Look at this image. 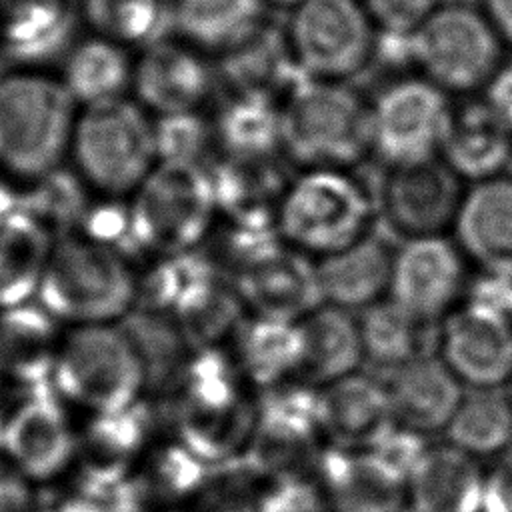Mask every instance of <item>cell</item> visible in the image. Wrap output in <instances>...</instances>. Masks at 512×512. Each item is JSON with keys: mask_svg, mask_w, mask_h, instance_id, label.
<instances>
[{"mask_svg": "<svg viewBox=\"0 0 512 512\" xmlns=\"http://www.w3.org/2000/svg\"><path fill=\"white\" fill-rule=\"evenodd\" d=\"M502 48L486 12L464 2L438 4L408 36V56L420 76L460 96L484 90L502 66Z\"/></svg>", "mask_w": 512, "mask_h": 512, "instance_id": "9c48e42d", "label": "cell"}, {"mask_svg": "<svg viewBox=\"0 0 512 512\" xmlns=\"http://www.w3.org/2000/svg\"><path fill=\"white\" fill-rule=\"evenodd\" d=\"M4 390H6V386L0 382V460H2V432H4V422H6L8 410H10V406H6V400H4Z\"/></svg>", "mask_w": 512, "mask_h": 512, "instance_id": "f907efd6", "label": "cell"}, {"mask_svg": "<svg viewBox=\"0 0 512 512\" xmlns=\"http://www.w3.org/2000/svg\"><path fill=\"white\" fill-rule=\"evenodd\" d=\"M228 352L244 380L260 392L298 380L302 362L298 320L246 316Z\"/></svg>", "mask_w": 512, "mask_h": 512, "instance_id": "f546056e", "label": "cell"}, {"mask_svg": "<svg viewBox=\"0 0 512 512\" xmlns=\"http://www.w3.org/2000/svg\"><path fill=\"white\" fill-rule=\"evenodd\" d=\"M434 352L466 390H500L512 374V316L464 300L438 324Z\"/></svg>", "mask_w": 512, "mask_h": 512, "instance_id": "9a60e30c", "label": "cell"}, {"mask_svg": "<svg viewBox=\"0 0 512 512\" xmlns=\"http://www.w3.org/2000/svg\"><path fill=\"white\" fill-rule=\"evenodd\" d=\"M78 110L58 74L24 66L0 74V168L32 182L64 166Z\"/></svg>", "mask_w": 512, "mask_h": 512, "instance_id": "3957f363", "label": "cell"}, {"mask_svg": "<svg viewBox=\"0 0 512 512\" xmlns=\"http://www.w3.org/2000/svg\"><path fill=\"white\" fill-rule=\"evenodd\" d=\"M218 200L208 166L156 162L128 198L132 246L148 256H184L214 230Z\"/></svg>", "mask_w": 512, "mask_h": 512, "instance_id": "5b68a950", "label": "cell"}, {"mask_svg": "<svg viewBox=\"0 0 512 512\" xmlns=\"http://www.w3.org/2000/svg\"><path fill=\"white\" fill-rule=\"evenodd\" d=\"M484 104L512 130V64H502L482 90Z\"/></svg>", "mask_w": 512, "mask_h": 512, "instance_id": "7dc6e473", "label": "cell"}, {"mask_svg": "<svg viewBox=\"0 0 512 512\" xmlns=\"http://www.w3.org/2000/svg\"><path fill=\"white\" fill-rule=\"evenodd\" d=\"M76 426L68 404L52 386L20 392L2 432V460L32 486H46L70 472Z\"/></svg>", "mask_w": 512, "mask_h": 512, "instance_id": "4fadbf2b", "label": "cell"}, {"mask_svg": "<svg viewBox=\"0 0 512 512\" xmlns=\"http://www.w3.org/2000/svg\"><path fill=\"white\" fill-rule=\"evenodd\" d=\"M158 162H184L208 166L206 154L216 148L212 122L200 112L154 118Z\"/></svg>", "mask_w": 512, "mask_h": 512, "instance_id": "60d3db41", "label": "cell"}, {"mask_svg": "<svg viewBox=\"0 0 512 512\" xmlns=\"http://www.w3.org/2000/svg\"><path fill=\"white\" fill-rule=\"evenodd\" d=\"M262 0H174L172 32L200 52L224 54L262 26Z\"/></svg>", "mask_w": 512, "mask_h": 512, "instance_id": "e575fe53", "label": "cell"}, {"mask_svg": "<svg viewBox=\"0 0 512 512\" xmlns=\"http://www.w3.org/2000/svg\"><path fill=\"white\" fill-rule=\"evenodd\" d=\"M122 326L130 334L146 372V402L164 404L174 394L194 350L186 342L170 312L134 308Z\"/></svg>", "mask_w": 512, "mask_h": 512, "instance_id": "836d02e7", "label": "cell"}, {"mask_svg": "<svg viewBox=\"0 0 512 512\" xmlns=\"http://www.w3.org/2000/svg\"><path fill=\"white\" fill-rule=\"evenodd\" d=\"M62 336L38 302L0 310V382L20 392L52 386Z\"/></svg>", "mask_w": 512, "mask_h": 512, "instance_id": "7402d4cb", "label": "cell"}, {"mask_svg": "<svg viewBox=\"0 0 512 512\" xmlns=\"http://www.w3.org/2000/svg\"><path fill=\"white\" fill-rule=\"evenodd\" d=\"M504 392H506V396H508L510 402H512V374H510V378H508V382H506V386H504Z\"/></svg>", "mask_w": 512, "mask_h": 512, "instance_id": "f5cc1de1", "label": "cell"}, {"mask_svg": "<svg viewBox=\"0 0 512 512\" xmlns=\"http://www.w3.org/2000/svg\"><path fill=\"white\" fill-rule=\"evenodd\" d=\"M222 74L234 88V94H268V88L278 80L282 56H288L284 34L276 42L274 34L262 26L242 44L220 54Z\"/></svg>", "mask_w": 512, "mask_h": 512, "instance_id": "ab89813d", "label": "cell"}, {"mask_svg": "<svg viewBox=\"0 0 512 512\" xmlns=\"http://www.w3.org/2000/svg\"><path fill=\"white\" fill-rule=\"evenodd\" d=\"M30 188L24 198L18 196V208L34 216L54 238L76 234L92 204L86 198L90 190L84 180L64 166L50 174L28 182Z\"/></svg>", "mask_w": 512, "mask_h": 512, "instance_id": "f35d334b", "label": "cell"}, {"mask_svg": "<svg viewBox=\"0 0 512 512\" xmlns=\"http://www.w3.org/2000/svg\"><path fill=\"white\" fill-rule=\"evenodd\" d=\"M290 62L312 80L346 82L376 52V26L360 0H304L284 30Z\"/></svg>", "mask_w": 512, "mask_h": 512, "instance_id": "30bf717a", "label": "cell"}, {"mask_svg": "<svg viewBox=\"0 0 512 512\" xmlns=\"http://www.w3.org/2000/svg\"><path fill=\"white\" fill-rule=\"evenodd\" d=\"M358 316L364 360L390 372L412 358L428 352L424 348L426 324L416 320L394 300L384 298Z\"/></svg>", "mask_w": 512, "mask_h": 512, "instance_id": "74e56055", "label": "cell"}, {"mask_svg": "<svg viewBox=\"0 0 512 512\" xmlns=\"http://www.w3.org/2000/svg\"><path fill=\"white\" fill-rule=\"evenodd\" d=\"M196 262V272L170 314L192 350L224 348L244 322L246 306L228 278L218 274L204 258H196Z\"/></svg>", "mask_w": 512, "mask_h": 512, "instance_id": "4316f807", "label": "cell"}, {"mask_svg": "<svg viewBox=\"0 0 512 512\" xmlns=\"http://www.w3.org/2000/svg\"><path fill=\"white\" fill-rule=\"evenodd\" d=\"M444 440L480 462H490L512 448V402L504 388L466 390Z\"/></svg>", "mask_w": 512, "mask_h": 512, "instance_id": "d590c367", "label": "cell"}, {"mask_svg": "<svg viewBox=\"0 0 512 512\" xmlns=\"http://www.w3.org/2000/svg\"><path fill=\"white\" fill-rule=\"evenodd\" d=\"M328 512H406V474L368 448H334L318 468Z\"/></svg>", "mask_w": 512, "mask_h": 512, "instance_id": "ac0fdd59", "label": "cell"}, {"mask_svg": "<svg viewBox=\"0 0 512 512\" xmlns=\"http://www.w3.org/2000/svg\"><path fill=\"white\" fill-rule=\"evenodd\" d=\"M54 242L22 208L0 220V310L36 302Z\"/></svg>", "mask_w": 512, "mask_h": 512, "instance_id": "4dcf8cb0", "label": "cell"}, {"mask_svg": "<svg viewBox=\"0 0 512 512\" xmlns=\"http://www.w3.org/2000/svg\"><path fill=\"white\" fill-rule=\"evenodd\" d=\"M376 30L388 36H410L440 4L438 0H360Z\"/></svg>", "mask_w": 512, "mask_h": 512, "instance_id": "b9f144b4", "label": "cell"}, {"mask_svg": "<svg viewBox=\"0 0 512 512\" xmlns=\"http://www.w3.org/2000/svg\"><path fill=\"white\" fill-rule=\"evenodd\" d=\"M440 160L466 186L508 174L512 164V130L484 100L454 106Z\"/></svg>", "mask_w": 512, "mask_h": 512, "instance_id": "d4e9b609", "label": "cell"}, {"mask_svg": "<svg viewBox=\"0 0 512 512\" xmlns=\"http://www.w3.org/2000/svg\"><path fill=\"white\" fill-rule=\"evenodd\" d=\"M36 302L70 328L118 324L136 304L134 260L84 234L56 238Z\"/></svg>", "mask_w": 512, "mask_h": 512, "instance_id": "277c9868", "label": "cell"}, {"mask_svg": "<svg viewBox=\"0 0 512 512\" xmlns=\"http://www.w3.org/2000/svg\"><path fill=\"white\" fill-rule=\"evenodd\" d=\"M18 192L8 182V174L0 168V220L12 214L18 208Z\"/></svg>", "mask_w": 512, "mask_h": 512, "instance_id": "681fc988", "label": "cell"}, {"mask_svg": "<svg viewBox=\"0 0 512 512\" xmlns=\"http://www.w3.org/2000/svg\"><path fill=\"white\" fill-rule=\"evenodd\" d=\"M392 258L394 248L372 232L352 246L316 260L322 302L358 314L388 298Z\"/></svg>", "mask_w": 512, "mask_h": 512, "instance_id": "484cf974", "label": "cell"}, {"mask_svg": "<svg viewBox=\"0 0 512 512\" xmlns=\"http://www.w3.org/2000/svg\"><path fill=\"white\" fill-rule=\"evenodd\" d=\"M302 336V362L298 380L324 388L360 372L364 348L358 316L332 304H318L298 320Z\"/></svg>", "mask_w": 512, "mask_h": 512, "instance_id": "f1b7e54d", "label": "cell"}, {"mask_svg": "<svg viewBox=\"0 0 512 512\" xmlns=\"http://www.w3.org/2000/svg\"><path fill=\"white\" fill-rule=\"evenodd\" d=\"M34 512H106L104 504L74 482L68 488L38 486Z\"/></svg>", "mask_w": 512, "mask_h": 512, "instance_id": "ee69618b", "label": "cell"}, {"mask_svg": "<svg viewBox=\"0 0 512 512\" xmlns=\"http://www.w3.org/2000/svg\"><path fill=\"white\" fill-rule=\"evenodd\" d=\"M482 512H512V448L486 464Z\"/></svg>", "mask_w": 512, "mask_h": 512, "instance_id": "f6af8a7d", "label": "cell"}, {"mask_svg": "<svg viewBox=\"0 0 512 512\" xmlns=\"http://www.w3.org/2000/svg\"><path fill=\"white\" fill-rule=\"evenodd\" d=\"M370 104V156L384 168L440 158L454 104L420 74L388 82Z\"/></svg>", "mask_w": 512, "mask_h": 512, "instance_id": "8fae6325", "label": "cell"}, {"mask_svg": "<svg viewBox=\"0 0 512 512\" xmlns=\"http://www.w3.org/2000/svg\"><path fill=\"white\" fill-rule=\"evenodd\" d=\"M322 434L336 448H366L392 424L386 382L364 372L320 388Z\"/></svg>", "mask_w": 512, "mask_h": 512, "instance_id": "83f0119b", "label": "cell"}, {"mask_svg": "<svg viewBox=\"0 0 512 512\" xmlns=\"http://www.w3.org/2000/svg\"><path fill=\"white\" fill-rule=\"evenodd\" d=\"M130 52L96 34L76 38L60 60L58 78L80 108L124 98L132 86Z\"/></svg>", "mask_w": 512, "mask_h": 512, "instance_id": "1f68e13d", "label": "cell"}, {"mask_svg": "<svg viewBox=\"0 0 512 512\" xmlns=\"http://www.w3.org/2000/svg\"><path fill=\"white\" fill-rule=\"evenodd\" d=\"M452 236L472 268L512 278V174L466 188Z\"/></svg>", "mask_w": 512, "mask_h": 512, "instance_id": "d6986e66", "label": "cell"}, {"mask_svg": "<svg viewBox=\"0 0 512 512\" xmlns=\"http://www.w3.org/2000/svg\"><path fill=\"white\" fill-rule=\"evenodd\" d=\"M214 86L204 52L166 36L134 56L132 98L154 118L200 112Z\"/></svg>", "mask_w": 512, "mask_h": 512, "instance_id": "e0dca14e", "label": "cell"}, {"mask_svg": "<svg viewBox=\"0 0 512 512\" xmlns=\"http://www.w3.org/2000/svg\"><path fill=\"white\" fill-rule=\"evenodd\" d=\"M146 406L144 402L130 410L88 414V420L76 428L70 472L74 484L100 502L128 480L154 438Z\"/></svg>", "mask_w": 512, "mask_h": 512, "instance_id": "2e32d148", "label": "cell"}, {"mask_svg": "<svg viewBox=\"0 0 512 512\" xmlns=\"http://www.w3.org/2000/svg\"><path fill=\"white\" fill-rule=\"evenodd\" d=\"M70 158L84 184L104 198L130 196L158 162L154 116L134 98L78 110Z\"/></svg>", "mask_w": 512, "mask_h": 512, "instance_id": "ba28073f", "label": "cell"}, {"mask_svg": "<svg viewBox=\"0 0 512 512\" xmlns=\"http://www.w3.org/2000/svg\"><path fill=\"white\" fill-rule=\"evenodd\" d=\"M282 152L302 168H356L370 156V104L346 82L304 80L288 92Z\"/></svg>", "mask_w": 512, "mask_h": 512, "instance_id": "8992f818", "label": "cell"}, {"mask_svg": "<svg viewBox=\"0 0 512 512\" xmlns=\"http://www.w3.org/2000/svg\"><path fill=\"white\" fill-rule=\"evenodd\" d=\"M226 348L194 350L166 402L172 436L208 468L218 470L250 450L258 400Z\"/></svg>", "mask_w": 512, "mask_h": 512, "instance_id": "6da1fadb", "label": "cell"}, {"mask_svg": "<svg viewBox=\"0 0 512 512\" xmlns=\"http://www.w3.org/2000/svg\"><path fill=\"white\" fill-rule=\"evenodd\" d=\"M222 158L264 162L282 152V112L272 96L234 94L212 120Z\"/></svg>", "mask_w": 512, "mask_h": 512, "instance_id": "d6a6232c", "label": "cell"}, {"mask_svg": "<svg viewBox=\"0 0 512 512\" xmlns=\"http://www.w3.org/2000/svg\"><path fill=\"white\" fill-rule=\"evenodd\" d=\"M480 8L486 12L504 46H512V0H482Z\"/></svg>", "mask_w": 512, "mask_h": 512, "instance_id": "c3c4849f", "label": "cell"}, {"mask_svg": "<svg viewBox=\"0 0 512 512\" xmlns=\"http://www.w3.org/2000/svg\"><path fill=\"white\" fill-rule=\"evenodd\" d=\"M470 262L452 234L400 240L388 298L426 326L440 324L468 294Z\"/></svg>", "mask_w": 512, "mask_h": 512, "instance_id": "7c38bea8", "label": "cell"}, {"mask_svg": "<svg viewBox=\"0 0 512 512\" xmlns=\"http://www.w3.org/2000/svg\"><path fill=\"white\" fill-rule=\"evenodd\" d=\"M80 0H0V52L24 68L62 60L76 40Z\"/></svg>", "mask_w": 512, "mask_h": 512, "instance_id": "ffe728a7", "label": "cell"}, {"mask_svg": "<svg viewBox=\"0 0 512 512\" xmlns=\"http://www.w3.org/2000/svg\"><path fill=\"white\" fill-rule=\"evenodd\" d=\"M52 388L68 406L88 414L120 412L144 404V364L122 322L68 328L62 336Z\"/></svg>", "mask_w": 512, "mask_h": 512, "instance_id": "52a82bcc", "label": "cell"}, {"mask_svg": "<svg viewBox=\"0 0 512 512\" xmlns=\"http://www.w3.org/2000/svg\"><path fill=\"white\" fill-rule=\"evenodd\" d=\"M174 0H80L90 34L128 50H142L172 34Z\"/></svg>", "mask_w": 512, "mask_h": 512, "instance_id": "8d00e7d4", "label": "cell"}, {"mask_svg": "<svg viewBox=\"0 0 512 512\" xmlns=\"http://www.w3.org/2000/svg\"><path fill=\"white\" fill-rule=\"evenodd\" d=\"M264 2V6H280V8H294V6H298L300 2H304V0H262Z\"/></svg>", "mask_w": 512, "mask_h": 512, "instance_id": "816d5d0a", "label": "cell"}, {"mask_svg": "<svg viewBox=\"0 0 512 512\" xmlns=\"http://www.w3.org/2000/svg\"><path fill=\"white\" fill-rule=\"evenodd\" d=\"M376 218V188L356 168H302L272 208L282 244L312 262L370 236Z\"/></svg>", "mask_w": 512, "mask_h": 512, "instance_id": "7a4b0ae2", "label": "cell"}, {"mask_svg": "<svg viewBox=\"0 0 512 512\" xmlns=\"http://www.w3.org/2000/svg\"><path fill=\"white\" fill-rule=\"evenodd\" d=\"M466 188L440 158L384 168L376 186L378 216L400 240L452 234Z\"/></svg>", "mask_w": 512, "mask_h": 512, "instance_id": "5bb4252c", "label": "cell"}, {"mask_svg": "<svg viewBox=\"0 0 512 512\" xmlns=\"http://www.w3.org/2000/svg\"><path fill=\"white\" fill-rule=\"evenodd\" d=\"M36 486L0 460V512H34Z\"/></svg>", "mask_w": 512, "mask_h": 512, "instance_id": "bcb514c9", "label": "cell"}, {"mask_svg": "<svg viewBox=\"0 0 512 512\" xmlns=\"http://www.w3.org/2000/svg\"><path fill=\"white\" fill-rule=\"evenodd\" d=\"M384 382L394 422L422 436L444 434L466 392L436 352L390 370Z\"/></svg>", "mask_w": 512, "mask_h": 512, "instance_id": "44dd1931", "label": "cell"}, {"mask_svg": "<svg viewBox=\"0 0 512 512\" xmlns=\"http://www.w3.org/2000/svg\"><path fill=\"white\" fill-rule=\"evenodd\" d=\"M486 464L446 440L428 444L406 478V512H482Z\"/></svg>", "mask_w": 512, "mask_h": 512, "instance_id": "cb8c5ba5", "label": "cell"}, {"mask_svg": "<svg viewBox=\"0 0 512 512\" xmlns=\"http://www.w3.org/2000/svg\"><path fill=\"white\" fill-rule=\"evenodd\" d=\"M186 512H262L256 496L254 484L232 482L216 476L208 478L204 488L198 492L194 502Z\"/></svg>", "mask_w": 512, "mask_h": 512, "instance_id": "7bdbcfd3", "label": "cell"}, {"mask_svg": "<svg viewBox=\"0 0 512 512\" xmlns=\"http://www.w3.org/2000/svg\"><path fill=\"white\" fill-rule=\"evenodd\" d=\"M232 284L258 316L300 320L322 304L314 262L286 246L244 268Z\"/></svg>", "mask_w": 512, "mask_h": 512, "instance_id": "603a6c76", "label": "cell"}]
</instances>
